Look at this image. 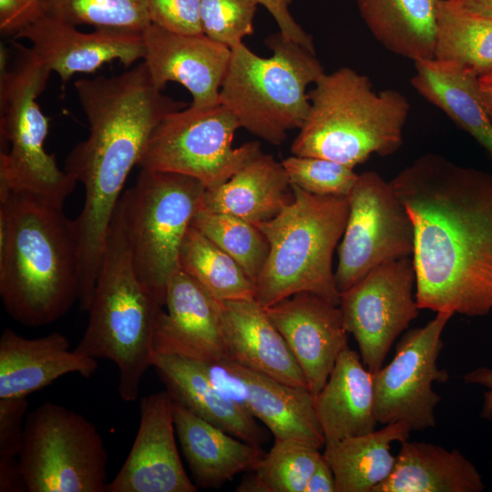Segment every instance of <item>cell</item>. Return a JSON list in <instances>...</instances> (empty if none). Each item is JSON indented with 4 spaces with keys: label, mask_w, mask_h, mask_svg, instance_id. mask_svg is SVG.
Wrapping results in <instances>:
<instances>
[{
    "label": "cell",
    "mask_w": 492,
    "mask_h": 492,
    "mask_svg": "<svg viewBox=\"0 0 492 492\" xmlns=\"http://www.w3.org/2000/svg\"><path fill=\"white\" fill-rule=\"evenodd\" d=\"M74 220L63 206L26 192L0 200V295L26 327L52 323L78 300Z\"/></svg>",
    "instance_id": "obj_2"
},
{
    "label": "cell",
    "mask_w": 492,
    "mask_h": 492,
    "mask_svg": "<svg viewBox=\"0 0 492 492\" xmlns=\"http://www.w3.org/2000/svg\"><path fill=\"white\" fill-rule=\"evenodd\" d=\"M20 467L28 492H106L108 455L96 425L46 401L26 414Z\"/></svg>",
    "instance_id": "obj_9"
},
{
    "label": "cell",
    "mask_w": 492,
    "mask_h": 492,
    "mask_svg": "<svg viewBox=\"0 0 492 492\" xmlns=\"http://www.w3.org/2000/svg\"><path fill=\"white\" fill-rule=\"evenodd\" d=\"M415 231L418 307L474 317L492 310V174L426 153L390 180Z\"/></svg>",
    "instance_id": "obj_1"
},
{
    "label": "cell",
    "mask_w": 492,
    "mask_h": 492,
    "mask_svg": "<svg viewBox=\"0 0 492 492\" xmlns=\"http://www.w3.org/2000/svg\"><path fill=\"white\" fill-rule=\"evenodd\" d=\"M264 308L294 355L308 389L317 395L348 346L349 333L339 305L303 292Z\"/></svg>",
    "instance_id": "obj_15"
},
{
    "label": "cell",
    "mask_w": 492,
    "mask_h": 492,
    "mask_svg": "<svg viewBox=\"0 0 492 492\" xmlns=\"http://www.w3.org/2000/svg\"><path fill=\"white\" fill-rule=\"evenodd\" d=\"M304 492H336L333 470L323 456L310 477Z\"/></svg>",
    "instance_id": "obj_43"
},
{
    "label": "cell",
    "mask_w": 492,
    "mask_h": 492,
    "mask_svg": "<svg viewBox=\"0 0 492 492\" xmlns=\"http://www.w3.org/2000/svg\"><path fill=\"white\" fill-rule=\"evenodd\" d=\"M218 364L239 385V403L268 427L274 439L320 450L324 447L314 395L308 388L285 384L230 360Z\"/></svg>",
    "instance_id": "obj_19"
},
{
    "label": "cell",
    "mask_w": 492,
    "mask_h": 492,
    "mask_svg": "<svg viewBox=\"0 0 492 492\" xmlns=\"http://www.w3.org/2000/svg\"><path fill=\"white\" fill-rule=\"evenodd\" d=\"M173 416L177 437L197 487L219 488L238 474L254 471L265 455L261 446L229 434L175 401Z\"/></svg>",
    "instance_id": "obj_22"
},
{
    "label": "cell",
    "mask_w": 492,
    "mask_h": 492,
    "mask_svg": "<svg viewBox=\"0 0 492 492\" xmlns=\"http://www.w3.org/2000/svg\"><path fill=\"white\" fill-rule=\"evenodd\" d=\"M439 0H356L362 19L385 49L411 59L435 58Z\"/></svg>",
    "instance_id": "obj_28"
},
{
    "label": "cell",
    "mask_w": 492,
    "mask_h": 492,
    "mask_svg": "<svg viewBox=\"0 0 492 492\" xmlns=\"http://www.w3.org/2000/svg\"><path fill=\"white\" fill-rule=\"evenodd\" d=\"M452 316L436 313L425 325L406 332L391 362L372 373L378 424L405 422L412 431L436 425L435 408L441 397L432 386L448 380L437 360L444 345L441 335Z\"/></svg>",
    "instance_id": "obj_12"
},
{
    "label": "cell",
    "mask_w": 492,
    "mask_h": 492,
    "mask_svg": "<svg viewBox=\"0 0 492 492\" xmlns=\"http://www.w3.org/2000/svg\"><path fill=\"white\" fill-rule=\"evenodd\" d=\"M413 87L472 136L492 160V121L479 95V77L436 58L415 62Z\"/></svg>",
    "instance_id": "obj_27"
},
{
    "label": "cell",
    "mask_w": 492,
    "mask_h": 492,
    "mask_svg": "<svg viewBox=\"0 0 492 492\" xmlns=\"http://www.w3.org/2000/svg\"><path fill=\"white\" fill-rule=\"evenodd\" d=\"M293 199L282 162L261 152L224 183L206 189L200 210L231 214L258 225L277 216Z\"/></svg>",
    "instance_id": "obj_25"
},
{
    "label": "cell",
    "mask_w": 492,
    "mask_h": 492,
    "mask_svg": "<svg viewBox=\"0 0 492 492\" xmlns=\"http://www.w3.org/2000/svg\"><path fill=\"white\" fill-rule=\"evenodd\" d=\"M174 401L163 391L140 401L138 430L122 467L106 492H196L181 462L173 416Z\"/></svg>",
    "instance_id": "obj_14"
},
{
    "label": "cell",
    "mask_w": 492,
    "mask_h": 492,
    "mask_svg": "<svg viewBox=\"0 0 492 492\" xmlns=\"http://www.w3.org/2000/svg\"><path fill=\"white\" fill-rule=\"evenodd\" d=\"M255 0H201L202 32L231 49L253 34Z\"/></svg>",
    "instance_id": "obj_36"
},
{
    "label": "cell",
    "mask_w": 492,
    "mask_h": 492,
    "mask_svg": "<svg viewBox=\"0 0 492 492\" xmlns=\"http://www.w3.org/2000/svg\"><path fill=\"white\" fill-rule=\"evenodd\" d=\"M201 0H147L150 23L183 35L203 34Z\"/></svg>",
    "instance_id": "obj_37"
},
{
    "label": "cell",
    "mask_w": 492,
    "mask_h": 492,
    "mask_svg": "<svg viewBox=\"0 0 492 492\" xmlns=\"http://www.w3.org/2000/svg\"><path fill=\"white\" fill-rule=\"evenodd\" d=\"M264 6L275 20L280 34L286 39L293 41L313 53H315L312 36L295 21L290 12L293 0H255Z\"/></svg>",
    "instance_id": "obj_40"
},
{
    "label": "cell",
    "mask_w": 492,
    "mask_h": 492,
    "mask_svg": "<svg viewBox=\"0 0 492 492\" xmlns=\"http://www.w3.org/2000/svg\"><path fill=\"white\" fill-rule=\"evenodd\" d=\"M15 37L27 39L36 57L64 83L106 63L118 60L129 67L145 56L142 33L103 28L84 33L46 14Z\"/></svg>",
    "instance_id": "obj_18"
},
{
    "label": "cell",
    "mask_w": 492,
    "mask_h": 492,
    "mask_svg": "<svg viewBox=\"0 0 492 492\" xmlns=\"http://www.w3.org/2000/svg\"><path fill=\"white\" fill-rule=\"evenodd\" d=\"M323 457L320 449L288 440L274 444L239 492H304L307 482Z\"/></svg>",
    "instance_id": "obj_32"
},
{
    "label": "cell",
    "mask_w": 492,
    "mask_h": 492,
    "mask_svg": "<svg viewBox=\"0 0 492 492\" xmlns=\"http://www.w3.org/2000/svg\"><path fill=\"white\" fill-rule=\"evenodd\" d=\"M339 307L364 364L374 373L397 337L418 315L413 261L404 257L374 268L341 292Z\"/></svg>",
    "instance_id": "obj_13"
},
{
    "label": "cell",
    "mask_w": 492,
    "mask_h": 492,
    "mask_svg": "<svg viewBox=\"0 0 492 492\" xmlns=\"http://www.w3.org/2000/svg\"><path fill=\"white\" fill-rule=\"evenodd\" d=\"M205 190L202 182L186 175L141 169L118 201L136 273L162 306Z\"/></svg>",
    "instance_id": "obj_8"
},
{
    "label": "cell",
    "mask_w": 492,
    "mask_h": 492,
    "mask_svg": "<svg viewBox=\"0 0 492 492\" xmlns=\"http://www.w3.org/2000/svg\"><path fill=\"white\" fill-rule=\"evenodd\" d=\"M46 14L44 0H0V31L15 36Z\"/></svg>",
    "instance_id": "obj_39"
},
{
    "label": "cell",
    "mask_w": 492,
    "mask_h": 492,
    "mask_svg": "<svg viewBox=\"0 0 492 492\" xmlns=\"http://www.w3.org/2000/svg\"><path fill=\"white\" fill-rule=\"evenodd\" d=\"M14 47L11 66L0 48V200L26 192L63 206L77 182L46 151L49 120L36 102L51 71L30 47Z\"/></svg>",
    "instance_id": "obj_7"
},
{
    "label": "cell",
    "mask_w": 492,
    "mask_h": 492,
    "mask_svg": "<svg viewBox=\"0 0 492 492\" xmlns=\"http://www.w3.org/2000/svg\"><path fill=\"white\" fill-rule=\"evenodd\" d=\"M411 431L405 422H395L364 435L326 443L323 456L333 470L336 492H373L395 466L391 444L407 440Z\"/></svg>",
    "instance_id": "obj_29"
},
{
    "label": "cell",
    "mask_w": 492,
    "mask_h": 492,
    "mask_svg": "<svg viewBox=\"0 0 492 492\" xmlns=\"http://www.w3.org/2000/svg\"><path fill=\"white\" fill-rule=\"evenodd\" d=\"M69 346L58 332L28 339L5 328L0 337V398L27 397L67 374L89 378L97 368V359Z\"/></svg>",
    "instance_id": "obj_20"
},
{
    "label": "cell",
    "mask_w": 492,
    "mask_h": 492,
    "mask_svg": "<svg viewBox=\"0 0 492 492\" xmlns=\"http://www.w3.org/2000/svg\"><path fill=\"white\" fill-rule=\"evenodd\" d=\"M191 225L233 258L256 282L269 253L259 227L231 214L199 210Z\"/></svg>",
    "instance_id": "obj_33"
},
{
    "label": "cell",
    "mask_w": 492,
    "mask_h": 492,
    "mask_svg": "<svg viewBox=\"0 0 492 492\" xmlns=\"http://www.w3.org/2000/svg\"><path fill=\"white\" fill-rule=\"evenodd\" d=\"M479 95L487 111L492 113V82H484L479 79Z\"/></svg>",
    "instance_id": "obj_45"
},
{
    "label": "cell",
    "mask_w": 492,
    "mask_h": 492,
    "mask_svg": "<svg viewBox=\"0 0 492 492\" xmlns=\"http://www.w3.org/2000/svg\"><path fill=\"white\" fill-rule=\"evenodd\" d=\"M240 128L220 103L170 112L153 131L138 166L194 178L206 189L217 187L262 152L257 141L232 146Z\"/></svg>",
    "instance_id": "obj_10"
},
{
    "label": "cell",
    "mask_w": 492,
    "mask_h": 492,
    "mask_svg": "<svg viewBox=\"0 0 492 492\" xmlns=\"http://www.w3.org/2000/svg\"><path fill=\"white\" fill-rule=\"evenodd\" d=\"M266 45L270 57H261L243 43L231 48L220 103L240 127L263 140L280 145L287 131L300 128L309 109L307 87L324 73L315 53L284 38L280 32Z\"/></svg>",
    "instance_id": "obj_6"
},
{
    "label": "cell",
    "mask_w": 492,
    "mask_h": 492,
    "mask_svg": "<svg viewBox=\"0 0 492 492\" xmlns=\"http://www.w3.org/2000/svg\"><path fill=\"white\" fill-rule=\"evenodd\" d=\"M27 407L26 397L0 398V462L18 458Z\"/></svg>",
    "instance_id": "obj_38"
},
{
    "label": "cell",
    "mask_w": 492,
    "mask_h": 492,
    "mask_svg": "<svg viewBox=\"0 0 492 492\" xmlns=\"http://www.w3.org/2000/svg\"><path fill=\"white\" fill-rule=\"evenodd\" d=\"M154 333L155 354L208 364L228 360L219 302L180 268L169 280Z\"/></svg>",
    "instance_id": "obj_16"
},
{
    "label": "cell",
    "mask_w": 492,
    "mask_h": 492,
    "mask_svg": "<svg viewBox=\"0 0 492 492\" xmlns=\"http://www.w3.org/2000/svg\"><path fill=\"white\" fill-rule=\"evenodd\" d=\"M435 58L477 77L492 72V20L464 13L439 0Z\"/></svg>",
    "instance_id": "obj_31"
},
{
    "label": "cell",
    "mask_w": 492,
    "mask_h": 492,
    "mask_svg": "<svg viewBox=\"0 0 492 492\" xmlns=\"http://www.w3.org/2000/svg\"><path fill=\"white\" fill-rule=\"evenodd\" d=\"M282 164L292 185L321 196L348 197L359 175L353 168L317 157L293 155Z\"/></svg>",
    "instance_id": "obj_35"
},
{
    "label": "cell",
    "mask_w": 492,
    "mask_h": 492,
    "mask_svg": "<svg viewBox=\"0 0 492 492\" xmlns=\"http://www.w3.org/2000/svg\"><path fill=\"white\" fill-rule=\"evenodd\" d=\"M152 366L172 399L248 443L261 446L265 433L238 401L222 393L201 363L172 354H155Z\"/></svg>",
    "instance_id": "obj_23"
},
{
    "label": "cell",
    "mask_w": 492,
    "mask_h": 492,
    "mask_svg": "<svg viewBox=\"0 0 492 492\" xmlns=\"http://www.w3.org/2000/svg\"><path fill=\"white\" fill-rule=\"evenodd\" d=\"M26 484L19 459L0 462V492H26Z\"/></svg>",
    "instance_id": "obj_41"
},
{
    "label": "cell",
    "mask_w": 492,
    "mask_h": 492,
    "mask_svg": "<svg viewBox=\"0 0 492 492\" xmlns=\"http://www.w3.org/2000/svg\"><path fill=\"white\" fill-rule=\"evenodd\" d=\"M456 9L468 15L492 20V0H447Z\"/></svg>",
    "instance_id": "obj_44"
},
{
    "label": "cell",
    "mask_w": 492,
    "mask_h": 492,
    "mask_svg": "<svg viewBox=\"0 0 492 492\" xmlns=\"http://www.w3.org/2000/svg\"><path fill=\"white\" fill-rule=\"evenodd\" d=\"M487 113H488V116H489V118H490V119L492 121V113L491 112H487Z\"/></svg>",
    "instance_id": "obj_47"
},
{
    "label": "cell",
    "mask_w": 492,
    "mask_h": 492,
    "mask_svg": "<svg viewBox=\"0 0 492 492\" xmlns=\"http://www.w3.org/2000/svg\"><path fill=\"white\" fill-rule=\"evenodd\" d=\"M228 360L288 384L306 387L283 336L255 299L219 302Z\"/></svg>",
    "instance_id": "obj_21"
},
{
    "label": "cell",
    "mask_w": 492,
    "mask_h": 492,
    "mask_svg": "<svg viewBox=\"0 0 492 492\" xmlns=\"http://www.w3.org/2000/svg\"><path fill=\"white\" fill-rule=\"evenodd\" d=\"M46 13L72 26L142 33L151 23L147 0H44Z\"/></svg>",
    "instance_id": "obj_34"
},
{
    "label": "cell",
    "mask_w": 492,
    "mask_h": 492,
    "mask_svg": "<svg viewBox=\"0 0 492 492\" xmlns=\"http://www.w3.org/2000/svg\"><path fill=\"white\" fill-rule=\"evenodd\" d=\"M314 408L325 444L375 430L373 375L349 346L341 352L325 384L314 395Z\"/></svg>",
    "instance_id": "obj_24"
},
{
    "label": "cell",
    "mask_w": 492,
    "mask_h": 492,
    "mask_svg": "<svg viewBox=\"0 0 492 492\" xmlns=\"http://www.w3.org/2000/svg\"><path fill=\"white\" fill-rule=\"evenodd\" d=\"M479 79L484 82H492V72L480 77Z\"/></svg>",
    "instance_id": "obj_46"
},
{
    "label": "cell",
    "mask_w": 492,
    "mask_h": 492,
    "mask_svg": "<svg viewBox=\"0 0 492 492\" xmlns=\"http://www.w3.org/2000/svg\"><path fill=\"white\" fill-rule=\"evenodd\" d=\"M349 213L334 272L340 292L389 261L410 257L415 247L411 217L393 190L375 171H365L348 195Z\"/></svg>",
    "instance_id": "obj_11"
},
{
    "label": "cell",
    "mask_w": 492,
    "mask_h": 492,
    "mask_svg": "<svg viewBox=\"0 0 492 492\" xmlns=\"http://www.w3.org/2000/svg\"><path fill=\"white\" fill-rule=\"evenodd\" d=\"M467 384H480L487 390L484 394V402L480 416L486 419L492 418V369L479 367L470 371L464 376Z\"/></svg>",
    "instance_id": "obj_42"
},
{
    "label": "cell",
    "mask_w": 492,
    "mask_h": 492,
    "mask_svg": "<svg viewBox=\"0 0 492 492\" xmlns=\"http://www.w3.org/2000/svg\"><path fill=\"white\" fill-rule=\"evenodd\" d=\"M142 36L143 62L159 89L173 81L190 93L193 108L220 104V92L231 56L230 47L204 34H178L152 23Z\"/></svg>",
    "instance_id": "obj_17"
},
{
    "label": "cell",
    "mask_w": 492,
    "mask_h": 492,
    "mask_svg": "<svg viewBox=\"0 0 492 492\" xmlns=\"http://www.w3.org/2000/svg\"><path fill=\"white\" fill-rule=\"evenodd\" d=\"M161 309L136 273L118 203L87 311L88 323L74 350L117 365L118 394L125 402L138 399L140 382L152 366L155 324Z\"/></svg>",
    "instance_id": "obj_4"
},
{
    "label": "cell",
    "mask_w": 492,
    "mask_h": 492,
    "mask_svg": "<svg viewBox=\"0 0 492 492\" xmlns=\"http://www.w3.org/2000/svg\"><path fill=\"white\" fill-rule=\"evenodd\" d=\"M179 268L218 302L255 299V282L242 267L192 225L181 245Z\"/></svg>",
    "instance_id": "obj_30"
},
{
    "label": "cell",
    "mask_w": 492,
    "mask_h": 492,
    "mask_svg": "<svg viewBox=\"0 0 492 492\" xmlns=\"http://www.w3.org/2000/svg\"><path fill=\"white\" fill-rule=\"evenodd\" d=\"M392 473L373 492H480L476 466L457 449L425 442L400 443Z\"/></svg>",
    "instance_id": "obj_26"
},
{
    "label": "cell",
    "mask_w": 492,
    "mask_h": 492,
    "mask_svg": "<svg viewBox=\"0 0 492 492\" xmlns=\"http://www.w3.org/2000/svg\"><path fill=\"white\" fill-rule=\"evenodd\" d=\"M292 187L293 200L277 216L257 225L268 241L269 253L255 282V300L268 307L308 292L339 305L333 255L346 226L348 198Z\"/></svg>",
    "instance_id": "obj_5"
},
{
    "label": "cell",
    "mask_w": 492,
    "mask_h": 492,
    "mask_svg": "<svg viewBox=\"0 0 492 492\" xmlns=\"http://www.w3.org/2000/svg\"><path fill=\"white\" fill-rule=\"evenodd\" d=\"M310 109L292 155L330 159L354 169L373 154L386 157L403 144L410 103L400 91H375L350 67L323 73L309 92Z\"/></svg>",
    "instance_id": "obj_3"
}]
</instances>
